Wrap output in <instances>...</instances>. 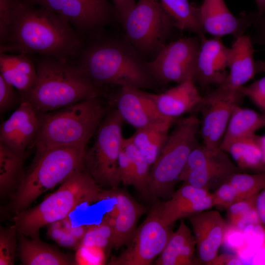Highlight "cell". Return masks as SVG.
I'll return each mask as SVG.
<instances>
[{"mask_svg":"<svg viewBox=\"0 0 265 265\" xmlns=\"http://www.w3.org/2000/svg\"><path fill=\"white\" fill-rule=\"evenodd\" d=\"M84 41L62 16L45 7L16 0L13 20L0 53L37 54L75 62Z\"/></svg>","mask_w":265,"mask_h":265,"instance_id":"6da1fadb","label":"cell"},{"mask_svg":"<svg viewBox=\"0 0 265 265\" xmlns=\"http://www.w3.org/2000/svg\"><path fill=\"white\" fill-rule=\"evenodd\" d=\"M75 63L95 84L152 88L156 81L148 62L127 42L112 39H97L83 43Z\"/></svg>","mask_w":265,"mask_h":265,"instance_id":"7a4b0ae2","label":"cell"},{"mask_svg":"<svg viewBox=\"0 0 265 265\" xmlns=\"http://www.w3.org/2000/svg\"><path fill=\"white\" fill-rule=\"evenodd\" d=\"M35 62L36 80L22 94L23 101L29 102L38 113L99 96L100 87L93 83L74 62L40 55Z\"/></svg>","mask_w":265,"mask_h":265,"instance_id":"3957f363","label":"cell"},{"mask_svg":"<svg viewBox=\"0 0 265 265\" xmlns=\"http://www.w3.org/2000/svg\"><path fill=\"white\" fill-rule=\"evenodd\" d=\"M99 97L45 113H38L39 125L32 143L36 151L76 146L85 148L105 116Z\"/></svg>","mask_w":265,"mask_h":265,"instance_id":"277c9868","label":"cell"},{"mask_svg":"<svg viewBox=\"0 0 265 265\" xmlns=\"http://www.w3.org/2000/svg\"><path fill=\"white\" fill-rule=\"evenodd\" d=\"M97 184L84 167L38 205L16 213L12 227L27 237H38L41 228L69 216L80 205L104 200Z\"/></svg>","mask_w":265,"mask_h":265,"instance_id":"5b68a950","label":"cell"},{"mask_svg":"<svg viewBox=\"0 0 265 265\" xmlns=\"http://www.w3.org/2000/svg\"><path fill=\"white\" fill-rule=\"evenodd\" d=\"M85 151L81 147L64 146L36 151L13 195L10 209L15 214L26 209L40 195L83 168Z\"/></svg>","mask_w":265,"mask_h":265,"instance_id":"8992f818","label":"cell"},{"mask_svg":"<svg viewBox=\"0 0 265 265\" xmlns=\"http://www.w3.org/2000/svg\"><path fill=\"white\" fill-rule=\"evenodd\" d=\"M201 121L195 115L180 119L170 133L151 166L147 197L153 200L170 198L175 182L182 172L188 156L198 146L197 133Z\"/></svg>","mask_w":265,"mask_h":265,"instance_id":"52a82bcc","label":"cell"},{"mask_svg":"<svg viewBox=\"0 0 265 265\" xmlns=\"http://www.w3.org/2000/svg\"><path fill=\"white\" fill-rule=\"evenodd\" d=\"M123 120L115 109L104 118L93 145L85 151L84 166L97 184L115 188L121 182L118 158L124 138Z\"/></svg>","mask_w":265,"mask_h":265,"instance_id":"ba28073f","label":"cell"},{"mask_svg":"<svg viewBox=\"0 0 265 265\" xmlns=\"http://www.w3.org/2000/svg\"><path fill=\"white\" fill-rule=\"evenodd\" d=\"M127 41L141 55H155L167 44L173 23L157 0H139L123 23Z\"/></svg>","mask_w":265,"mask_h":265,"instance_id":"9c48e42d","label":"cell"},{"mask_svg":"<svg viewBox=\"0 0 265 265\" xmlns=\"http://www.w3.org/2000/svg\"><path fill=\"white\" fill-rule=\"evenodd\" d=\"M201 45V39L198 36L184 37L166 44L153 60L148 62L156 82L179 83L194 80Z\"/></svg>","mask_w":265,"mask_h":265,"instance_id":"30bf717a","label":"cell"},{"mask_svg":"<svg viewBox=\"0 0 265 265\" xmlns=\"http://www.w3.org/2000/svg\"><path fill=\"white\" fill-rule=\"evenodd\" d=\"M160 220L155 206L138 227L127 248L109 262L112 265H149L164 248L172 233Z\"/></svg>","mask_w":265,"mask_h":265,"instance_id":"8fae6325","label":"cell"},{"mask_svg":"<svg viewBox=\"0 0 265 265\" xmlns=\"http://www.w3.org/2000/svg\"><path fill=\"white\" fill-rule=\"evenodd\" d=\"M62 16L84 40L107 24L112 13L107 0H22Z\"/></svg>","mask_w":265,"mask_h":265,"instance_id":"7c38bea8","label":"cell"},{"mask_svg":"<svg viewBox=\"0 0 265 265\" xmlns=\"http://www.w3.org/2000/svg\"><path fill=\"white\" fill-rule=\"evenodd\" d=\"M192 170L183 179L184 184L215 190L240 170L230 155L222 149H210L200 145L191 158Z\"/></svg>","mask_w":265,"mask_h":265,"instance_id":"4fadbf2b","label":"cell"},{"mask_svg":"<svg viewBox=\"0 0 265 265\" xmlns=\"http://www.w3.org/2000/svg\"><path fill=\"white\" fill-rule=\"evenodd\" d=\"M242 97L218 87L203 97L199 108L202 116L200 125L204 145L212 150L220 149L233 110Z\"/></svg>","mask_w":265,"mask_h":265,"instance_id":"5bb4252c","label":"cell"},{"mask_svg":"<svg viewBox=\"0 0 265 265\" xmlns=\"http://www.w3.org/2000/svg\"><path fill=\"white\" fill-rule=\"evenodd\" d=\"M199 21L205 33L215 37L232 35L235 38L244 34L257 18L255 14L243 13L237 18L231 13L224 0H204L198 7Z\"/></svg>","mask_w":265,"mask_h":265,"instance_id":"9a60e30c","label":"cell"},{"mask_svg":"<svg viewBox=\"0 0 265 265\" xmlns=\"http://www.w3.org/2000/svg\"><path fill=\"white\" fill-rule=\"evenodd\" d=\"M231 49L229 73L218 87L233 94H241L239 89L254 76L265 71V63L256 61L250 36L242 35L235 38Z\"/></svg>","mask_w":265,"mask_h":265,"instance_id":"2e32d148","label":"cell"},{"mask_svg":"<svg viewBox=\"0 0 265 265\" xmlns=\"http://www.w3.org/2000/svg\"><path fill=\"white\" fill-rule=\"evenodd\" d=\"M155 206L163 223L171 226L179 219L210 210L213 204L211 191L184 183L169 200Z\"/></svg>","mask_w":265,"mask_h":265,"instance_id":"e0dca14e","label":"cell"},{"mask_svg":"<svg viewBox=\"0 0 265 265\" xmlns=\"http://www.w3.org/2000/svg\"><path fill=\"white\" fill-rule=\"evenodd\" d=\"M198 263L212 265L223 243L227 223L219 212L206 210L189 217Z\"/></svg>","mask_w":265,"mask_h":265,"instance_id":"ac0fdd59","label":"cell"},{"mask_svg":"<svg viewBox=\"0 0 265 265\" xmlns=\"http://www.w3.org/2000/svg\"><path fill=\"white\" fill-rule=\"evenodd\" d=\"M114 102L115 109L123 121L136 130L167 118L159 113L150 93L138 88L121 87Z\"/></svg>","mask_w":265,"mask_h":265,"instance_id":"d6986e66","label":"cell"},{"mask_svg":"<svg viewBox=\"0 0 265 265\" xmlns=\"http://www.w3.org/2000/svg\"><path fill=\"white\" fill-rule=\"evenodd\" d=\"M39 125L38 114L28 102L23 101L18 108L0 127V142L23 156L31 144Z\"/></svg>","mask_w":265,"mask_h":265,"instance_id":"ffe728a7","label":"cell"},{"mask_svg":"<svg viewBox=\"0 0 265 265\" xmlns=\"http://www.w3.org/2000/svg\"><path fill=\"white\" fill-rule=\"evenodd\" d=\"M231 49L222 43L221 37L201 39L197 56L194 80L204 87L221 84L228 73Z\"/></svg>","mask_w":265,"mask_h":265,"instance_id":"44dd1931","label":"cell"},{"mask_svg":"<svg viewBox=\"0 0 265 265\" xmlns=\"http://www.w3.org/2000/svg\"><path fill=\"white\" fill-rule=\"evenodd\" d=\"M103 195L104 200L113 198L116 202L111 249L117 250L130 242L136 229L138 220L146 209L126 192L117 188L103 190Z\"/></svg>","mask_w":265,"mask_h":265,"instance_id":"7402d4cb","label":"cell"},{"mask_svg":"<svg viewBox=\"0 0 265 265\" xmlns=\"http://www.w3.org/2000/svg\"><path fill=\"white\" fill-rule=\"evenodd\" d=\"M150 94L162 116L175 119L199 108L203 99L193 80L178 83L163 93Z\"/></svg>","mask_w":265,"mask_h":265,"instance_id":"603a6c76","label":"cell"},{"mask_svg":"<svg viewBox=\"0 0 265 265\" xmlns=\"http://www.w3.org/2000/svg\"><path fill=\"white\" fill-rule=\"evenodd\" d=\"M196 241L190 229L182 221L172 232L162 252L156 259L157 265H192L199 263L194 256Z\"/></svg>","mask_w":265,"mask_h":265,"instance_id":"cb8c5ba5","label":"cell"},{"mask_svg":"<svg viewBox=\"0 0 265 265\" xmlns=\"http://www.w3.org/2000/svg\"><path fill=\"white\" fill-rule=\"evenodd\" d=\"M0 76L21 93L32 86L37 77L35 60L24 53H0Z\"/></svg>","mask_w":265,"mask_h":265,"instance_id":"d4e9b609","label":"cell"},{"mask_svg":"<svg viewBox=\"0 0 265 265\" xmlns=\"http://www.w3.org/2000/svg\"><path fill=\"white\" fill-rule=\"evenodd\" d=\"M18 251L22 265H75V259L42 242L38 238H28L18 233Z\"/></svg>","mask_w":265,"mask_h":265,"instance_id":"484cf974","label":"cell"},{"mask_svg":"<svg viewBox=\"0 0 265 265\" xmlns=\"http://www.w3.org/2000/svg\"><path fill=\"white\" fill-rule=\"evenodd\" d=\"M175 120L166 118L137 129L130 137L133 144L144 156L151 167L157 159Z\"/></svg>","mask_w":265,"mask_h":265,"instance_id":"4316f807","label":"cell"},{"mask_svg":"<svg viewBox=\"0 0 265 265\" xmlns=\"http://www.w3.org/2000/svg\"><path fill=\"white\" fill-rule=\"evenodd\" d=\"M232 158L240 170L265 171L259 135H245L232 141L223 150Z\"/></svg>","mask_w":265,"mask_h":265,"instance_id":"83f0119b","label":"cell"},{"mask_svg":"<svg viewBox=\"0 0 265 265\" xmlns=\"http://www.w3.org/2000/svg\"><path fill=\"white\" fill-rule=\"evenodd\" d=\"M265 127V114L237 105L234 108L220 148L224 150L234 140L255 133Z\"/></svg>","mask_w":265,"mask_h":265,"instance_id":"f1b7e54d","label":"cell"},{"mask_svg":"<svg viewBox=\"0 0 265 265\" xmlns=\"http://www.w3.org/2000/svg\"><path fill=\"white\" fill-rule=\"evenodd\" d=\"M171 18L174 26L181 30L195 33L201 39L205 38L201 26L198 7L188 0H157Z\"/></svg>","mask_w":265,"mask_h":265,"instance_id":"f546056e","label":"cell"},{"mask_svg":"<svg viewBox=\"0 0 265 265\" xmlns=\"http://www.w3.org/2000/svg\"><path fill=\"white\" fill-rule=\"evenodd\" d=\"M23 156L0 142V190L1 195L9 192L20 181Z\"/></svg>","mask_w":265,"mask_h":265,"instance_id":"4dcf8cb0","label":"cell"},{"mask_svg":"<svg viewBox=\"0 0 265 265\" xmlns=\"http://www.w3.org/2000/svg\"><path fill=\"white\" fill-rule=\"evenodd\" d=\"M48 237L59 245L77 249L80 244L88 225L73 226L69 216L53 222L48 226Z\"/></svg>","mask_w":265,"mask_h":265,"instance_id":"1f68e13d","label":"cell"},{"mask_svg":"<svg viewBox=\"0 0 265 265\" xmlns=\"http://www.w3.org/2000/svg\"><path fill=\"white\" fill-rule=\"evenodd\" d=\"M123 148L129 157L134 171V187L147 197L151 167L144 156L133 144L130 137L124 138Z\"/></svg>","mask_w":265,"mask_h":265,"instance_id":"d6a6232c","label":"cell"},{"mask_svg":"<svg viewBox=\"0 0 265 265\" xmlns=\"http://www.w3.org/2000/svg\"><path fill=\"white\" fill-rule=\"evenodd\" d=\"M227 181L236 188L242 199L251 198L265 189V171L253 174L236 172Z\"/></svg>","mask_w":265,"mask_h":265,"instance_id":"836d02e7","label":"cell"},{"mask_svg":"<svg viewBox=\"0 0 265 265\" xmlns=\"http://www.w3.org/2000/svg\"><path fill=\"white\" fill-rule=\"evenodd\" d=\"M256 196L237 201L230 206L226 210L227 224L241 230L247 218L256 210L255 203Z\"/></svg>","mask_w":265,"mask_h":265,"instance_id":"e575fe53","label":"cell"},{"mask_svg":"<svg viewBox=\"0 0 265 265\" xmlns=\"http://www.w3.org/2000/svg\"><path fill=\"white\" fill-rule=\"evenodd\" d=\"M16 230L12 226L9 228L1 227L0 231V265L14 264L17 247Z\"/></svg>","mask_w":265,"mask_h":265,"instance_id":"d590c367","label":"cell"},{"mask_svg":"<svg viewBox=\"0 0 265 265\" xmlns=\"http://www.w3.org/2000/svg\"><path fill=\"white\" fill-rule=\"evenodd\" d=\"M76 249L75 265H103L106 263L108 252L105 249L80 244Z\"/></svg>","mask_w":265,"mask_h":265,"instance_id":"8d00e7d4","label":"cell"},{"mask_svg":"<svg viewBox=\"0 0 265 265\" xmlns=\"http://www.w3.org/2000/svg\"><path fill=\"white\" fill-rule=\"evenodd\" d=\"M213 207L226 210L233 203L243 200L236 188L228 181L224 183L212 193Z\"/></svg>","mask_w":265,"mask_h":265,"instance_id":"74e56055","label":"cell"},{"mask_svg":"<svg viewBox=\"0 0 265 265\" xmlns=\"http://www.w3.org/2000/svg\"><path fill=\"white\" fill-rule=\"evenodd\" d=\"M16 0H0V42L3 44L7 38L15 9Z\"/></svg>","mask_w":265,"mask_h":265,"instance_id":"f35d334b","label":"cell"},{"mask_svg":"<svg viewBox=\"0 0 265 265\" xmlns=\"http://www.w3.org/2000/svg\"><path fill=\"white\" fill-rule=\"evenodd\" d=\"M243 97H248L265 114V76L239 89Z\"/></svg>","mask_w":265,"mask_h":265,"instance_id":"ab89813d","label":"cell"},{"mask_svg":"<svg viewBox=\"0 0 265 265\" xmlns=\"http://www.w3.org/2000/svg\"><path fill=\"white\" fill-rule=\"evenodd\" d=\"M118 170L121 182L125 186L134 185V174L132 162L123 147L118 158Z\"/></svg>","mask_w":265,"mask_h":265,"instance_id":"60d3db41","label":"cell"},{"mask_svg":"<svg viewBox=\"0 0 265 265\" xmlns=\"http://www.w3.org/2000/svg\"><path fill=\"white\" fill-rule=\"evenodd\" d=\"M223 243L237 253L245 243L242 231L237 227L228 224L222 244Z\"/></svg>","mask_w":265,"mask_h":265,"instance_id":"b9f144b4","label":"cell"},{"mask_svg":"<svg viewBox=\"0 0 265 265\" xmlns=\"http://www.w3.org/2000/svg\"><path fill=\"white\" fill-rule=\"evenodd\" d=\"M14 87L0 76V111L2 113L10 109L15 104L16 96Z\"/></svg>","mask_w":265,"mask_h":265,"instance_id":"7bdbcfd3","label":"cell"},{"mask_svg":"<svg viewBox=\"0 0 265 265\" xmlns=\"http://www.w3.org/2000/svg\"><path fill=\"white\" fill-rule=\"evenodd\" d=\"M114 10L123 23L129 13L136 4L135 0H111Z\"/></svg>","mask_w":265,"mask_h":265,"instance_id":"ee69618b","label":"cell"},{"mask_svg":"<svg viewBox=\"0 0 265 265\" xmlns=\"http://www.w3.org/2000/svg\"><path fill=\"white\" fill-rule=\"evenodd\" d=\"M254 24V32L251 39L253 43L265 45V14L257 18Z\"/></svg>","mask_w":265,"mask_h":265,"instance_id":"f6af8a7d","label":"cell"},{"mask_svg":"<svg viewBox=\"0 0 265 265\" xmlns=\"http://www.w3.org/2000/svg\"><path fill=\"white\" fill-rule=\"evenodd\" d=\"M243 262L238 255L225 253L217 256L212 265H241Z\"/></svg>","mask_w":265,"mask_h":265,"instance_id":"bcb514c9","label":"cell"},{"mask_svg":"<svg viewBox=\"0 0 265 265\" xmlns=\"http://www.w3.org/2000/svg\"><path fill=\"white\" fill-rule=\"evenodd\" d=\"M255 205L260 221L265 227V189L256 196Z\"/></svg>","mask_w":265,"mask_h":265,"instance_id":"7dc6e473","label":"cell"},{"mask_svg":"<svg viewBox=\"0 0 265 265\" xmlns=\"http://www.w3.org/2000/svg\"><path fill=\"white\" fill-rule=\"evenodd\" d=\"M258 8V17L265 14V0H255Z\"/></svg>","mask_w":265,"mask_h":265,"instance_id":"c3c4849f","label":"cell"},{"mask_svg":"<svg viewBox=\"0 0 265 265\" xmlns=\"http://www.w3.org/2000/svg\"><path fill=\"white\" fill-rule=\"evenodd\" d=\"M259 141L263 153V162L265 166V134L262 136L259 135Z\"/></svg>","mask_w":265,"mask_h":265,"instance_id":"681fc988","label":"cell"},{"mask_svg":"<svg viewBox=\"0 0 265 265\" xmlns=\"http://www.w3.org/2000/svg\"></svg>","mask_w":265,"mask_h":265,"instance_id":"f907efd6","label":"cell"}]
</instances>
